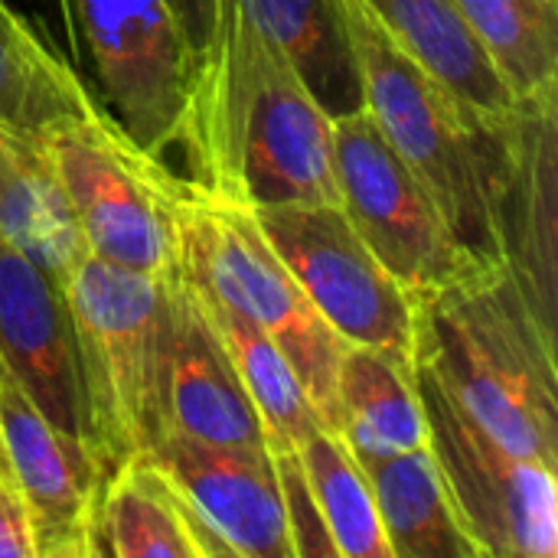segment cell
<instances>
[{
  "mask_svg": "<svg viewBox=\"0 0 558 558\" xmlns=\"http://www.w3.org/2000/svg\"><path fill=\"white\" fill-rule=\"evenodd\" d=\"M170 428L229 448H268L252 396L196 291L170 278Z\"/></svg>",
  "mask_w": 558,
  "mask_h": 558,
  "instance_id": "9a60e30c",
  "label": "cell"
},
{
  "mask_svg": "<svg viewBox=\"0 0 558 558\" xmlns=\"http://www.w3.org/2000/svg\"><path fill=\"white\" fill-rule=\"evenodd\" d=\"M0 558H36L29 513L7 464L0 468Z\"/></svg>",
  "mask_w": 558,
  "mask_h": 558,
  "instance_id": "d4e9b609",
  "label": "cell"
},
{
  "mask_svg": "<svg viewBox=\"0 0 558 558\" xmlns=\"http://www.w3.org/2000/svg\"><path fill=\"white\" fill-rule=\"evenodd\" d=\"M36 154L92 255L147 275L177 271V177L160 157L141 150L105 111L52 128Z\"/></svg>",
  "mask_w": 558,
  "mask_h": 558,
  "instance_id": "8992f818",
  "label": "cell"
},
{
  "mask_svg": "<svg viewBox=\"0 0 558 558\" xmlns=\"http://www.w3.org/2000/svg\"><path fill=\"white\" fill-rule=\"evenodd\" d=\"M98 539L101 556L209 558L186 504L150 458H134L105 481Z\"/></svg>",
  "mask_w": 558,
  "mask_h": 558,
  "instance_id": "44dd1931",
  "label": "cell"
},
{
  "mask_svg": "<svg viewBox=\"0 0 558 558\" xmlns=\"http://www.w3.org/2000/svg\"><path fill=\"white\" fill-rule=\"evenodd\" d=\"M298 461L337 558H392L373 487L347 438L320 425L298 445Z\"/></svg>",
  "mask_w": 558,
  "mask_h": 558,
  "instance_id": "603a6c76",
  "label": "cell"
},
{
  "mask_svg": "<svg viewBox=\"0 0 558 558\" xmlns=\"http://www.w3.org/2000/svg\"><path fill=\"white\" fill-rule=\"evenodd\" d=\"M340 435L356 458H389L428 445L415 363L347 343L337 366Z\"/></svg>",
  "mask_w": 558,
  "mask_h": 558,
  "instance_id": "e0dca14e",
  "label": "cell"
},
{
  "mask_svg": "<svg viewBox=\"0 0 558 558\" xmlns=\"http://www.w3.org/2000/svg\"><path fill=\"white\" fill-rule=\"evenodd\" d=\"M177 275V271H173ZM78 245L59 271L78 343L92 448L105 481L170 432V278Z\"/></svg>",
  "mask_w": 558,
  "mask_h": 558,
  "instance_id": "3957f363",
  "label": "cell"
},
{
  "mask_svg": "<svg viewBox=\"0 0 558 558\" xmlns=\"http://www.w3.org/2000/svg\"><path fill=\"white\" fill-rule=\"evenodd\" d=\"M193 183L242 206L340 203L333 118L235 0H213L177 137Z\"/></svg>",
  "mask_w": 558,
  "mask_h": 558,
  "instance_id": "6da1fadb",
  "label": "cell"
},
{
  "mask_svg": "<svg viewBox=\"0 0 558 558\" xmlns=\"http://www.w3.org/2000/svg\"><path fill=\"white\" fill-rule=\"evenodd\" d=\"M428 451L451 510L481 558H556V471L507 451L415 366Z\"/></svg>",
  "mask_w": 558,
  "mask_h": 558,
  "instance_id": "52a82bcc",
  "label": "cell"
},
{
  "mask_svg": "<svg viewBox=\"0 0 558 558\" xmlns=\"http://www.w3.org/2000/svg\"><path fill=\"white\" fill-rule=\"evenodd\" d=\"M0 451L26 504L36 558L101 556L105 474L88 445L56 432L0 363Z\"/></svg>",
  "mask_w": 558,
  "mask_h": 558,
  "instance_id": "7c38bea8",
  "label": "cell"
},
{
  "mask_svg": "<svg viewBox=\"0 0 558 558\" xmlns=\"http://www.w3.org/2000/svg\"><path fill=\"white\" fill-rule=\"evenodd\" d=\"M190 284V281H186ZM193 288V284H190ZM196 291V288H193ZM206 317L213 320L219 340L226 343L248 396L252 405L262 418L265 428V445L271 454L281 451H298V445L304 441V435H311L314 428H320V418L291 366V360L284 356V350L265 333L258 330L252 320L239 317L235 311H229L226 304L206 298L203 291H196Z\"/></svg>",
  "mask_w": 558,
  "mask_h": 558,
  "instance_id": "7402d4cb",
  "label": "cell"
},
{
  "mask_svg": "<svg viewBox=\"0 0 558 558\" xmlns=\"http://www.w3.org/2000/svg\"><path fill=\"white\" fill-rule=\"evenodd\" d=\"M186 504L209 558H294L278 461L170 428L147 454Z\"/></svg>",
  "mask_w": 558,
  "mask_h": 558,
  "instance_id": "8fae6325",
  "label": "cell"
},
{
  "mask_svg": "<svg viewBox=\"0 0 558 558\" xmlns=\"http://www.w3.org/2000/svg\"><path fill=\"white\" fill-rule=\"evenodd\" d=\"M248 20L294 62L330 118L363 108L360 69L337 0H235Z\"/></svg>",
  "mask_w": 558,
  "mask_h": 558,
  "instance_id": "ffe728a7",
  "label": "cell"
},
{
  "mask_svg": "<svg viewBox=\"0 0 558 558\" xmlns=\"http://www.w3.org/2000/svg\"><path fill=\"white\" fill-rule=\"evenodd\" d=\"M20 147H26V144H20L16 137H10V134L0 128V183H3V177H7V170H10V163H13V157L20 154Z\"/></svg>",
  "mask_w": 558,
  "mask_h": 558,
  "instance_id": "83f0119b",
  "label": "cell"
},
{
  "mask_svg": "<svg viewBox=\"0 0 558 558\" xmlns=\"http://www.w3.org/2000/svg\"><path fill=\"white\" fill-rule=\"evenodd\" d=\"M101 111L78 72L0 0V128L33 147L59 124Z\"/></svg>",
  "mask_w": 558,
  "mask_h": 558,
  "instance_id": "ac0fdd59",
  "label": "cell"
},
{
  "mask_svg": "<svg viewBox=\"0 0 558 558\" xmlns=\"http://www.w3.org/2000/svg\"><path fill=\"white\" fill-rule=\"evenodd\" d=\"M170 10L183 29V39L190 43V49L199 52L209 36V26H213V0H170Z\"/></svg>",
  "mask_w": 558,
  "mask_h": 558,
  "instance_id": "4316f807",
  "label": "cell"
},
{
  "mask_svg": "<svg viewBox=\"0 0 558 558\" xmlns=\"http://www.w3.org/2000/svg\"><path fill=\"white\" fill-rule=\"evenodd\" d=\"M252 213L317 314L347 343L412 360L415 301L360 239L340 203H268Z\"/></svg>",
  "mask_w": 558,
  "mask_h": 558,
  "instance_id": "30bf717a",
  "label": "cell"
},
{
  "mask_svg": "<svg viewBox=\"0 0 558 558\" xmlns=\"http://www.w3.org/2000/svg\"><path fill=\"white\" fill-rule=\"evenodd\" d=\"M412 301V363L507 451L558 471L556 320L520 275L487 262Z\"/></svg>",
  "mask_w": 558,
  "mask_h": 558,
  "instance_id": "7a4b0ae2",
  "label": "cell"
},
{
  "mask_svg": "<svg viewBox=\"0 0 558 558\" xmlns=\"http://www.w3.org/2000/svg\"><path fill=\"white\" fill-rule=\"evenodd\" d=\"M379 26L484 121H504L517 98L500 82L454 0H360Z\"/></svg>",
  "mask_w": 558,
  "mask_h": 558,
  "instance_id": "2e32d148",
  "label": "cell"
},
{
  "mask_svg": "<svg viewBox=\"0 0 558 558\" xmlns=\"http://www.w3.org/2000/svg\"><path fill=\"white\" fill-rule=\"evenodd\" d=\"M392 558H481L464 536L428 445L389 458H360Z\"/></svg>",
  "mask_w": 558,
  "mask_h": 558,
  "instance_id": "d6986e66",
  "label": "cell"
},
{
  "mask_svg": "<svg viewBox=\"0 0 558 558\" xmlns=\"http://www.w3.org/2000/svg\"><path fill=\"white\" fill-rule=\"evenodd\" d=\"M3 464H7V461H3V451H0V468H3Z\"/></svg>",
  "mask_w": 558,
  "mask_h": 558,
  "instance_id": "f1b7e54d",
  "label": "cell"
},
{
  "mask_svg": "<svg viewBox=\"0 0 558 558\" xmlns=\"http://www.w3.org/2000/svg\"><path fill=\"white\" fill-rule=\"evenodd\" d=\"M0 363L49 425L92 448L72 311L59 275L0 235ZM95 454V448H92Z\"/></svg>",
  "mask_w": 558,
  "mask_h": 558,
  "instance_id": "4fadbf2b",
  "label": "cell"
},
{
  "mask_svg": "<svg viewBox=\"0 0 558 558\" xmlns=\"http://www.w3.org/2000/svg\"><path fill=\"white\" fill-rule=\"evenodd\" d=\"M517 101L558 92V0H454Z\"/></svg>",
  "mask_w": 558,
  "mask_h": 558,
  "instance_id": "cb8c5ba5",
  "label": "cell"
},
{
  "mask_svg": "<svg viewBox=\"0 0 558 558\" xmlns=\"http://www.w3.org/2000/svg\"><path fill=\"white\" fill-rule=\"evenodd\" d=\"M75 62L92 69L98 108L147 154L173 144L196 52L170 0H62Z\"/></svg>",
  "mask_w": 558,
  "mask_h": 558,
  "instance_id": "ba28073f",
  "label": "cell"
},
{
  "mask_svg": "<svg viewBox=\"0 0 558 558\" xmlns=\"http://www.w3.org/2000/svg\"><path fill=\"white\" fill-rule=\"evenodd\" d=\"M558 92L517 101L500 128L494 219L500 258L556 320V121Z\"/></svg>",
  "mask_w": 558,
  "mask_h": 558,
  "instance_id": "5bb4252c",
  "label": "cell"
},
{
  "mask_svg": "<svg viewBox=\"0 0 558 558\" xmlns=\"http://www.w3.org/2000/svg\"><path fill=\"white\" fill-rule=\"evenodd\" d=\"M7 3L33 26V33H36L56 56L69 59V65L75 69V56H72V39H69L62 0H7Z\"/></svg>",
  "mask_w": 558,
  "mask_h": 558,
  "instance_id": "484cf974",
  "label": "cell"
},
{
  "mask_svg": "<svg viewBox=\"0 0 558 558\" xmlns=\"http://www.w3.org/2000/svg\"><path fill=\"white\" fill-rule=\"evenodd\" d=\"M363 88V108L422 180L458 242L481 262H504L494 180L504 121H484L415 62L360 0H337Z\"/></svg>",
  "mask_w": 558,
  "mask_h": 558,
  "instance_id": "277c9868",
  "label": "cell"
},
{
  "mask_svg": "<svg viewBox=\"0 0 558 558\" xmlns=\"http://www.w3.org/2000/svg\"><path fill=\"white\" fill-rule=\"evenodd\" d=\"M333 177L340 209L412 298L487 265L458 242L366 108L333 118Z\"/></svg>",
  "mask_w": 558,
  "mask_h": 558,
  "instance_id": "9c48e42d",
  "label": "cell"
},
{
  "mask_svg": "<svg viewBox=\"0 0 558 558\" xmlns=\"http://www.w3.org/2000/svg\"><path fill=\"white\" fill-rule=\"evenodd\" d=\"M173 229L180 278L265 330L291 360L320 425L340 432L337 366L347 340L317 314L252 206L177 177Z\"/></svg>",
  "mask_w": 558,
  "mask_h": 558,
  "instance_id": "5b68a950",
  "label": "cell"
}]
</instances>
